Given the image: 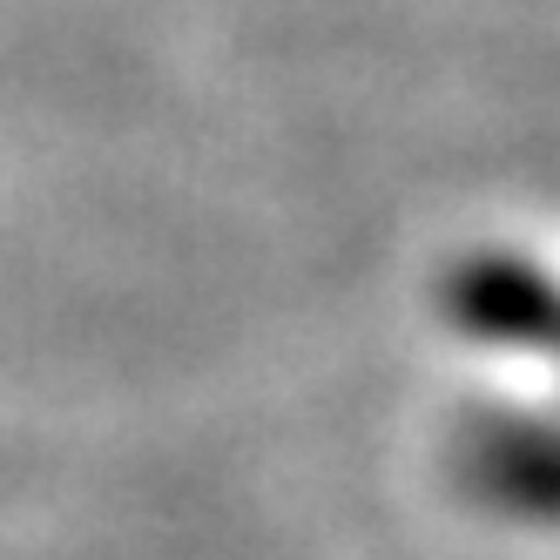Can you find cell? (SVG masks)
Here are the masks:
<instances>
[{
	"mask_svg": "<svg viewBox=\"0 0 560 560\" xmlns=\"http://www.w3.org/2000/svg\"><path fill=\"white\" fill-rule=\"evenodd\" d=\"M472 479L513 520H560V432L553 425H487L472 439Z\"/></svg>",
	"mask_w": 560,
	"mask_h": 560,
	"instance_id": "obj_2",
	"label": "cell"
},
{
	"mask_svg": "<svg viewBox=\"0 0 560 560\" xmlns=\"http://www.w3.org/2000/svg\"><path fill=\"white\" fill-rule=\"evenodd\" d=\"M453 325L500 351H560V284L527 257H466L446 284Z\"/></svg>",
	"mask_w": 560,
	"mask_h": 560,
	"instance_id": "obj_1",
	"label": "cell"
}]
</instances>
